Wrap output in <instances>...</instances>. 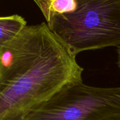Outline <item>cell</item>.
<instances>
[{
    "label": "cell",
    "instance_id": "6da1fadb",
    "mask_svg": "<svg viewBox=\"0 0 120 120\" xmlns=\"http://www.w3.org/2000/svg\"><path fill=\"white\" fill-rule=\"evenodd\" d=\"M82 71L45 22L26 25L0 47V120H24Z\"/></svg>",
    "mask_w": 120,
    "mask_h": 120
},
{
    "label": "cell",
    "instance_id": "7a4b0ae2",
    "mask_svg": "<svg viewBox=\"0 0 120 120\" xmlns=\"http://www.w3.org/2000/svg\"><path fill=\"white\" fill-rule=\"evenodd\" d=\"M45 20L49 30L75 55L120 47V0H70L61 12Z\"/></svg>",
    "mask_w": 120,
    "mask_h": 120
},
{
    "label": "cell",
    "instance_id": "3957f363",
    "mask_svg": "<svg viewBox=\"0 0 120 120\" xmlns=\"http://www.w3.org/2000/svg\"><path fill=\"white\" fill-rule=\"evenodd\" d=\"M24 120H120V87L70 82L40 104Z\"/></svg>",
    "mask_w": 120,
    "mask_h": 120
},
{
    "label": "cell",
    "instance_id": "277c9868",
    "mask_svg": "<svg viewBox=\"0 0 120 120\" xmlns=\"http://www.w3.org/2000/svg\"><path fill=\"white\" fill-rule=\"evenodd\" d=\"M26 26V21L18 15L0 17V47L14 38Z\"/></svg>",
    "mask_w": 120,
    "mask_h": 120
},
{
    "label": "cell",
    "instance_id": "5b68a950",
    "mask_svg": "<svg viewBox=\"0 0 120 120\" xmlns=\"http://www.w3.org/2000/svg\"><path fill=\"white\" fill-rule=\"evenodd\" d=\"M117 52H118V62H117V64H118V67L120 68V47H118Z\"/></svg>",
    "mask_w": 120,
    "mask_h": 120
}]
</instances>
